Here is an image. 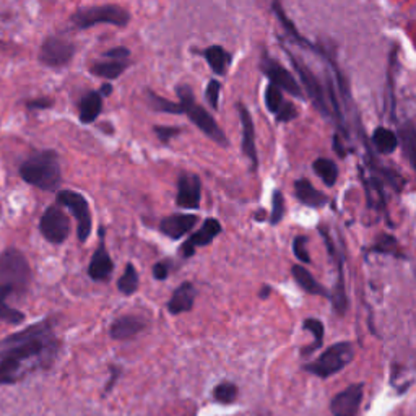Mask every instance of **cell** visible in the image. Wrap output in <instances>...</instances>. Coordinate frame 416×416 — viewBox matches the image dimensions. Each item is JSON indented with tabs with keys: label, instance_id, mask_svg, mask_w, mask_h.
Listing matches in <instances>:
<instances>
[{
	"label": "cell",
	"instance_id": "15",
	"mask_svg": "<svg viewBox=\"0 0 416 416\" xmlns=\"http://www.w3.org/2000/svg\"><path fill=\"white\" fill-rule=\"evenodd\" d=\"M221 232V223L215 218H207L204 225L197 232H194L181 247V254L184 257H192L195 254L197 247L208 246Z\"/></svg>",
	"mask_w": 416,
	"mask_h": 416
},
{
	"label": "cell",
	"instance_id": "32",
	"mask_svg": "<svg viewBox=\"0 0 416 416\" xmlns=\"http://www.w3.org/2000/svg\"><path fill=\"white\" fill-rule=\"evenodd\" d=\"M138 288V274L135 270V267L132 264L126 265V270L121 275V278L117 280V290L121 291L122 295L131 296L137 291Z\"/></svg>",
	"mask_w": 416,
	"mask_h": 416
},
{
	"label": "cell",
	"instance_id": "19",
	"mask_svg": "<svg viewBox=\"0 0 416 416\" xmlns=\"http://www.w3.org/2000/svg\"><path fill=\"white\" fill-rule=\"evenodd\" d=\"M295 194L301 204L312 208H320L329 204V197L324 192L317 191L308 179H298L295 182Z\"/></svg>",
	"mask_w": 416,
	"mask_h": 416
},
{
	"label": "cell",
	"instance_id": "16",
	"mask_svg": "<svg viewBox=\"0 0 416 416\" xmlns=\"http://www.w3.org/2000/svg\"><path fill=\"white\" fill-rule=\"evenodd\" d=\"M199 218L195 215H184V213H176V215H170L163 218L160 223V231L163 235L171 237V239H181L182 236H186L187 232L192 231Z\"/></svg>",
	"mask_w": 416,
	"mask_h": 416
},
{
	"label": "cell",
	"instance_id": "11",
	"mask_svg": "<svg viewBox=\"0 0 416 416\" xmlns=\"http://www.w3.org/2000/svg\"><path fill=\"white\" fill-rule=\"evenodd\" d=\"M260 67H262V72H264V75L269 77L272 85L280 88L281 91H286L291 96L298 98V100H304V91L299 83L296 82V78L291 75V73L286 70L281 64L275 62L269 54H264Z\"/></svg>",
	"mask_w": 416,
	"mask_h": 416
},
{
	"label": "cell",
	"instance_id": "38",
	"mask_svg": "<svg viewBox=\"0 0 416 416\" xmlns=\"http://www.w3.org/2000/svg\"><path fill=\"white\" fill-rule=\"evenodd\" d=\"M220 91H221V85L218 80H210L207 85L205 90V98L208 104H210L211 109H218V103H220Z\"/></svg>",
	"mask_w": 416,
	"mask_h": 416
},
{
	"label": "cell",
	"instance_id": "23",
	"mask_svg": "<svg viewBox=\"0 0 416 416\" xmlns=\"http://www.w3.org/2000/svg\"><path fill=\"white\" fill-rule=\"evenodd\" d=\"M274 12H275V15H276V18H278V22H280V24L281 27H283V29L286 33H288V36L293 39V41L296 43V44H299L301 47H306V49H309V51H314V52H317V46H314V44H311L308 39H304L303 36H301L299 34V31H298V28L295 27V23L291 22V20L286 17V13H285V10H283V7H281V2L280 0H274Z\"/></svg>",
	"mask_w": 416,
	"mask_h": 416
},
{
	"label": "cell",
	"instance_id": "31",
	"mask_svg": "<svg viewBox=\"0 0 416 416\" xmlns=\"http://www.w3.org/2000/svg\"><path fill=\"white\" fill-rule=\"evenodd\" d=\"M148 104H150V107L156 112L184 114V109H182L181 103L170 101V100H166V98L156 95V93H153V91H148Z\"/></svg>",
	"mask_w": 416,
	"mask_h": 416
},
{
	"label": "cell",
	"instance_id": "34",
	"mask_svg": "<svg viewBox=\"0 0 416 416\" xmlns=\"http://www.w3.org/2000/svg\"><path fill=\"white\" fill-rule=\"evenodd\" d=\"M285 104V100H283V93H281L280 88H276L275 85H270L267 87L265 90V106L267 109L272 114H276L281 109V106Z\"/></svg>",
	"mask_w": 416,
	"mask_h": 416
},
{
	"label": "cell",
	"instance_id": "43",
	"mask_svg": "<svg viewBox=\"0 0 416 416\" xmlns=\"http://www.w3.org/2000/svg\"><path fill=\"white\" fill-rule=\"evenodd\" d=\"M168 275H170V265L166 264V262H158L153 267V276H155L156 280H166Z\"/></svg>",
	"mask_w": 416,
	"mask_h": 416
},
{
	"label": "cell",
	"instance_id": "26",
	"mask_svg": "<svg viewBox=\"0 0 416 416\" xmlns=\"http://www.w3.org/2000/svg\"><path fill=\"white\" fill-rule=\"evenodd\" d=\"M13 291L10 286L0 285V320L7 322L10 325H18L24 320V314L22 311L12 308L7 304V298L12 296Z\"/></svg>",
	"mask_w": 416,
	"mask_h": 416
},
{
	"label": "cell",
	"instance_id": "25",
	"mask_svg": "<svg viewBox=\"0 0 416 416\" xmlns=\"http://www.w3.org/2000/svg\"><path fill=\"white\" fill-rule=\"evenodd\" d=\"M371 140H373V145L376 150L382 153V155H390V153H394L397 150V145H399L397 133L390 131L387 127L376 128L373 132V137H371Z\"/></svg>",
	"mask_w": 416,
	"mask_h": 416
},
{
	"label": "cell",
	"instance_id": "1",
	"mask_svg": "<svg viewBox=\"0 0 416 416\" xmlns=\"http://www.w3.org/2000/svg\"><path fill=\"white\" fill-rule=\"evenodd\" d=\"M61 348L54 320L34 322L0 340V385L17 384L36 371L51 368Z\"/></svg>",
	"mask_w": 416,
	"mask_h": 416
},
{
	"label": "cell",
	"instance_id": "20",
	"mask_svg": "<svg viewBox=\"0 0 416 416\" xmlns=\"http://www.w3.org/2000/svg\"><path fill=\"white\" fill-rule=\"evenodd\" d=\"M197 291L192 283H182L174 293H172L170 303H168V309L171 314H182V312H189L194 308Z\"/></svg>",
	"mask_w": 416,
	"mask_h": 416
},
{
	"label": "cell",
	"instance_id": "9",
	"mask_svg": "<svg viewBox=\"0 0 416 416\" xmlns=\"http://www.w3.org/2000/svg\"><path fill=\"white\" fill-rule=\"evenodd\" d=\"M39 232L51 244H62L70 235V220L61 205H51L43 213L39 220Z\"/></svg>",
	"mask_w": 416,
	"mask_h": 416
},
{
	"label": "cell",
	"instance_id": "24",
	"mask_svg": "<svg viewBox=\"0 0 416 416\" xmlns=\"http://www.w3.org/2000/svg\"><path fill=\"white\" fill-rule=\"evenodd\" d=\"M205 61L216 75H225L231 64V54L221 46H210L204 51Z\"/></svg>",
	"mask_w": 416,
	"mask_h": 416
},
{
	"label": "cell",
	"instance_id": "4",
	"mask_svg": "<svg viewBox=\"0 0 416 416\" xmlns=\"http://www.w3.org/2000/svg\"><path fill=\"white\" fill-rule=\"evenodd\" d=\"M31 283V269L22 251L8 247L0 254V285L10 286L13 295H24Z\"/></svg>",
	"mask_w": 416,
	"mask_h": 416
},
{
	"label": "cell",
	"instance_id": "27",
	"mask_svg": "<svg viewBox=\"0 0 416 416\" xmlns=\"http://www.w3.org/2000/svg\"><path fill=\"white\" fill-rule=\"evenodd\" d=\"M291 274H293V278L296 280V283H298L301 288L306 291V293H309V295H327V291L322 288V285L317 283L314 276L311 275V272L306 270V267L293 265V269H291Z\"/></svg>",
	"mask_w": 416,
	"mask_h": 416
},
{
	"label": "cell",
	"instance_id": "12",
	"mask_svg": "<svg viewBox=\"0 0 416 416\" xmlns=\"http://www.w3.org/2000/svg\"><path fill=\"white\" fill-rule=\"evenodd\" d=\"M364 397V385L353 384L343 392L336 394L330 402V412L334 416H358Z\"/></svg>",
	"mask_w": 416,
	"mask_h": 416
},
{
	"label": "cell",
	"instance_id": "8",
	"mask_svg": "<svg viewBox=\"0 0 416 416\" xmlns=\"http://www.w3.org/2000/svg\"><path fill=\"white\" fill-rule=\"evenodd\" d=\"M285 52H286V56L290 57L291 64H293L295 70L298 72L301 82H303L306 95L309 96V100L312 101V104H314L317 111H319L324 117H332L330 106H329V103H327V95H325L324 88H322V85L319 83V80H317V77L311 72V68L306 66L304 62H301L298 57L293 56V52H290L288 49H285Z\"/></svg>",
	"mask_w": 416,
	"mask_h": 416
},
{
	"label": "cell",
	"instance_id": "14",
	"mask_svg": "<svg viewBox=\"0 0 416 416\" xmlns=\"http://www.w3.org/2000/svg\"><path fill=\"white\" fill-rule=\"evenodd\" d=\"M237 111H239V119L242 126V153L249 158L252 170L255 171L257 165H259V156H257L254 119H252L249 109H247L244 104H237Z\"/></svg>",
	"mask_w": 416,
	"mask_h": 416
},
{
	"label": "cell",
	"instance_id": "17",
	"mask_svg": "<svg viewBox=\"0 0 416 416\" xmlns=\"http://www.w3.org/2000/svg\"><path fill=\"white\" fill-rule=\"evenodd\" d=\"M112 270H114L112 259H111V255H109L106 244H104V241L101 237L100 246L96 247L95 254H93L91 260H90V265H88V276H90L93 281L101 283V281L109 280Z\"/></svg>",
	"mask_w": 416,
	"mask_h": 416
},
{
	"label": "cell",
	"instance_id": "39",
	"mask_svg": "<svg viewBox=\"0 0 416 416\" xmlns=\"http://www.w3.org/2000/svg\"><path fill=\"white\" fill-rule=\"evenodd\" d=\"M275 116H276V121L278 122H290V121H293L295 117H298V109L295 107L293 103L285 101V104L281 106V109L275 114Z\"/></svg>",
	"mask_w": 416,
	"mask_h": 416
},
{
	"label": "cell",
	"instance_id": "2",
	"mask_svg": "<svg viewBox=\"0 0 416 416\" xmlns=\"http://www.w3.org/2000/svg\"><path fill=\"white\" fill-rule=\"evenodd\" d=\"M20 177L27 184L46 192H56L62 184L61 161L56 150H39L20 166Z\"/></svg>",
	"mask_w": 416,
	"mask_h": 416
},
{
	"label": "cell",
	"instance_id": "22",
	"mask_svg": "<svg viewBox=\"0 0 416 416\" xmlns=\"http://www.w3.org/2000/svg\"><path fill=\"white\" fill-rule=\"evenodd\" d=\"M399 143L403 148V155L416 171V127L412 122H405L397 131Z\"/></svg>",
	"mask_w": 416,
	"mask_h": 416
},
{
	"label": "cell",
	"instance_id": "30",
	"mask_svg": "<svg viewBox=\"0 0 416 416\" xmlns=\"http://www.w3.org/2000/svg\"><path fill=\"white\" fill-rule=\"evenodd\" d=\"M127 68V62H117V61H101L93 64L90 72L93 75L106 78V80H114V78L121 77L124 70Z\"/></svg>",
	"mask_w": 416,
	"mask_h": 416
},
{
	"label": "cell",
	"instance_id": "36",
	"mask_svg": "<svg viewBox=\"0 0 416 416\" xmlns=\"http://www.w3.org/2000/svg\"><path fill=\"white\" fill-rule=\"evenodd\" d=\"M285 215V197L281 191H275L272 195V213H270V223L272 225H278L283 220Z\"/></svg>",
	"mask_w": 416,
	"mask_h": 416
},
{
	"label": "cell",
	"instance_id": "44",
	"mask_svg": "<svg viewBox=\"0 0 416 416\" xmlns=\"http://www.w3.org/2000/svg\"><path fill=\"white\" fill-rule=\"evenodd\" d=\"M111 379H109V382L106 384V390H104V394H109L111 392L112 385L116 384V380L119 379V374H121V371H119V368H116V366H111Z\"/></svg>",
	"mask_w": 416,
	"mask_h": 416
},
{
	"label": "cell",
	"instance_id": "41",
	"mask_svg": "<svg viewBox=\"0 0 416 416\" xmlns=\"http://www.w3.org/2000/svg\"><path fill=\"white\" fill-rule=\"evenodd\" d=\"M104 57L111 59V61H117V62H127V59L131 57V51L124 46H117L109 49V51L104 52Z\"/></svg>",
	"mask_w": 416,
	"mask_h": 416
},
{
	"label": "cell",
	"instance_id": "37",
	"mask_svg": "<svg viewBox=\"0 0 416 416\" xmlns=\"http://www.w3.org/2000/svg\"><path fill=\"white\" fill-rule=\"evenodd\" d=\"M293 252L301 262H304V264H311V257L308 252V237H304V236L296 237V239L293 241Z\"/></svg>",
	"mask_w": 416,
	"mask_h": 416
},
{
	"label": "cell",
	"instance_id": "5",
	"mask_svg": "<svg viewBox=\"0 0 416 416\" xmlns=\"http://www.w3.org/2000/svg\"><path fill=\"white\" fill-rule=\"evenodd\" d=\"M70 20L80 29L93 28L96 24H112V27L124 28L131 23V13L116 3L88 5V7L78 8Z\"/></svg>",
	"mask_w": 416,
	"mask_h": 416
},
{
	"label": "cell",
	"instance_id": "29",
	"mask_svg": "<svg viewBox=\"0 0 416 416\" xmlns=\"http://www.w3.org/2000/svg\"><path fill=\"white\" fill-rule=\"evenodd\" d=\"M361 176H363V172H361ZM361 179H363V184L366 187V194H368L369 207L384 208L385 207V195L382 191V181L378 179V177L373 174H371V177H368V179H366L364 176L361 177Z\"/></svg>",
	"mask_w": 416,
	"mask_h": 416
},
{
	"label": "cell",
	"instance_id": "13",
	"mask_svg": "<svg viewBox=\"0 0 416 416\" xmlns=\"http://www.w3.org/2000/svg\"><path fill=\"white\" fill-rule=\"evenodd\" d=\"M202 200V181L197 174H181L177 179L176 202L181 208L197 210Z\"/></svg>",
	"mask_w": 416,
	"mask_h": 416
},
{
	"label": "cell",
	"instance_id": "45",
	"mask_svg": "<svg viewBox=\"0 0 416 416\" xmlns=\"http://www.w3.org/2000/svg\"><path fill=\"white\" fill-rule=\"evenodd\" d=\"M111 93H112V85H111V83H104V85L101 87V90H100V95L103 98H107L109 95H111Z\"/></svg>",
	"mask_w": 416,
	"mask_h": 416
},
{
	"label": "cell",
	"instance_id": "10",
	"mask_svg": "<svg viewBox=\"0 0 416 416\" xmlns=\"http://www.w3.org/2000/svg\"><path fill=\"white\" fill-rule=\"evenodd\" d=\"M75 54L73 43L61 36H49L43 41L39 49V62L46 67H64L72 61Z\"/></svg>",
	"mask_w": 416,
	"mask_h": 416
},
{
	"label": "cell",
	"instance_id": "35",
	"mask_svg": "<svg viewBox=\"0 0 416 416\" xmlns=\"http://www.w3.org/2000/svg\"><path fill=\"white\" fill-rule=\"evenodd\" d=\"M304 329L312 332V335H314V345L309 346V348H306L304 351V355H309L312 351L322 346V340H324V324L317 319H308L304 320Z\"/></svg>",
	"mask_w": 416,
	"mask_h": 416
},
{
	"label": "cell",
	"instance_id": "18",
	"mask_svg": "<svg viewBox=\"0 0 416 416\" xmlns=\"http://www.w3.org/2000/svg\"><path fill=\"white\" fill-rule=\"evenodd\" d=\"M145 329V320L137 315H124L112 322L109 334L114 340H127L140 334Z\"/></svg>",
	"mask_w": 416,
	"mask_h": 416
},
{
	"label": "cell",
	"instance_id": "21",
	"mask_svg": "<svg viewBox=\"0 0 416 416\" xmlns=\"http://www.w3.org/2000/svg\"><path fill=\"white\" fill-rule=\"evenodd\" d=\"M103 111V96L100 91H88L78 104V119L82 124H93Z\"/></svg>",
	"mask_w": 416,
	"mask_h": 416
},
{
	"label": "cell",
	"instance_id": "33",
	"mask_svg": "<svg viewBox=\"0 0 416 416\" xmlns=\"http://www.w3.org/2000/svg\"><path fill=\"white\" fill-rule=\"evenodd\" d=\"M213 397H215L216 402L223 405H230L237 399V387L231 382H223L216 385L215 390H213Z\"/></svg>",
	"mask_w": 416,
	"mask_h": 416
},
{
	"label": "cell",
	"instance_id": "42",
	"mask_svg": "<svg viewBox=\"0 0 416 416\" xmlns=\"http://www.w3.org/2000/svg\"><path fill=\"white\" fill-rule=\"evenodd\" d=\"M52 106H54V100H51V98H47V96L27 101V107L31 109V111H43V109H49Z\"/></svg>",
	"mask_w": 416,
	"mask_h": 416
},
{
	"label": "cell",
	"instance_id": "28",
	"mask_svg": "<svg viewBox=\"0 0 416 416\" xmlns=\"http://www.w3.org/2000/svg\"><path fill=\"white\" fill-rule=\"evenodd\" d=\"M312 170H314L315 174L320 177L322 182H324L327 187H334L336 184V179H339V166L332 160H329V158H319V160H315L314 165H312Z\"/></svg>",
	"mask_w": 416,
	"mask_h": 416
},
{
	"label": "cell",
	"instance_id": "3",
	"mask_svg": "<svg viewBox=\"0 0 416 416\" xmlns=\"http://www.w3.org/2000/svg\"><path fill=\"white\" fill-rule=\"evenodd\" d=\"M177 98H179V103L182 109H184V114L191 119L192 122L195 124V127L205 133L208 138H211L213 142L218 143L221 147H228V138L225 137V133L220 127L213 116L208 111H205L204 106H200L199 103L195 101L194 91L189 85H179L176 88Z\"/></svg>",
	"mask_w": 416,
	"mask_h": 416
},
{
	"label": "cell",
	"instance_id": "7",
	"mask_svg": "<svg viewBox=\"0 0 416 416\" xmlns=\"http://www.w3.org/2000/svg\"><path fill=\"white\" fill-rule=\"evenodd\" d=\"M56 200H57V205L66 207L67 210L75 216L78 241L87 242L88 237L91 235V226H93L90 204H88L87 197L82 195L80 192L62 189V191H57Z\"/></svg>",
	"mask_w": 416,
	"mask_h": 416
},
{
	"label": "cell",
	"instance_id": "6",
	"mask_svg": "<svg viewBox=\"0 0 416 416\" xmlns=\"http://www.w3.org/2000/svg\"><path fill=\"white\" fill-rule=\"evenodd\" d=\"M355 358V348L348 341H341V343L332 345L327 348L315 361L306 366L309 373L319 376V378H329L334 376L348 366L351 359Z\"/></svg>",
	"mask_w": 416,
	"mask_h": 416
},
{
	"label": "cell",
	"instance_id": "40",
	"mask_svg": "<svg viewBox=\"0 0 416 416\" xmlns=\"http://www.w3.org/2000/svg\"><path fill=\"white\" fill-rule=\"evenodd\" d=\"M153 131H155L156 137L160 138V142H163V143H170V140H172V138L181 133V128L166 127V126H156Z\"/></svg>",
	"mask_w": 416,
	"mask_h": 416
}]
</instances>
